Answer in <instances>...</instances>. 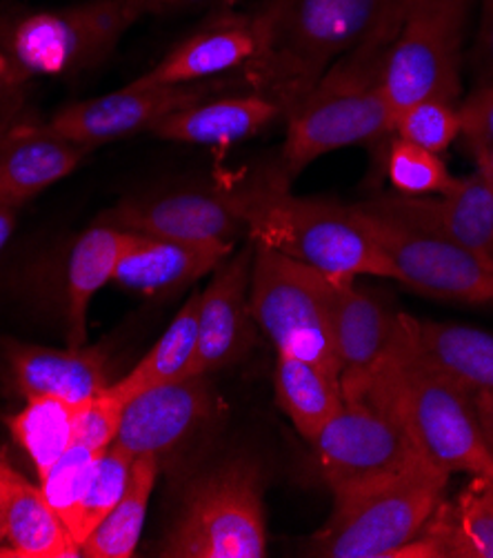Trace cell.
<instances>
[{"label": "cell", "mask_w": 493, "mask_h": 558, "mask_svg": "<svg viewBox=\"0 0 493 558\" xmlns=\"http://www.w3.org/2000/svg\"><path fill=\"white\" fill-rule=\"evenodd\" d=\"M221 412L209 376H185L134 397L123 412L116 442L134 457L151 454L164 465L198 440Z\"/></svg>", "instance_id": "13"}, {"label": "cell", "mask_w": 493, "mask_h": 558, "mask_svg": "<svg viewBox=\"0 0 493 558\" xmlns=\"http://www.w3.org/2000/svg\"><path fill=\"white\" fill-rule=\"evenodd\" d=\"M3 361L19 392L29 399L85 403L112 385L102 348H42L8 339Z\"/></svg>", "instance_id": "19"}, {"label": "cell", "mask_w": 493, "mask_h": 558, "mask_svg": "<svg viewBox=\"0 0 493 558\" xmlns=\"http://www.w3.org/2000/svg\"><path fill=\"white\" fill-rule=\"evenodd\" d=\"M96 222L185 243L236 245L238 239L247 236L232 185H192L127 196L102 211Z\"/></svg>", "instance_id": "12"}, {"label": "cell", "mask_w": 493, "mask_h": 558, "mask_svg": "<svg viewBox=\"0 0 493 558\" xmlns=\"http://www.w3.org/2000/svg\"><path fill=\"white\" fill-rule=\"evenodd\" d=\"M469 8H437L411 16L385 51L380 92L398 111L431 98L460 102V49Z\"/></svg>", "instance_id": "11"}, {"label": "cell", "mask_w": 493, "mask_h": 558, "mask_svg": "<svg viewBox=\"0 0 493 558\" xmlns=\"http://www.w3.org/2000/svg\"><path fill=\"white\" fill-rule=\"evenodd\" d=\"M254 10L215 8L211 16L168 51L164 59L140 74V85H192L245 68L258 51Z\"/></svg>", "instance_id": "17"}, {"label": "cell", "mask_w": 493, "mask_h": 558, "mask_svg": "<svg viewBox=\"0 0 493 558\" xmlns=\"http://www.w3.org/2000/svg\"><path fill=\"white\" fill-rule=\"evenodd\" d=\"M380 198L394 211L493 260V162L476 160V170L441 196Z\"/></svg>", "instance_id": "20"}, {"label": "cell", "mask_w": 493, "mask_h": 558, "mask_svg": "<svg viewBox=\"0 0 493 558\" xmlns=\"http://www.w3.org/2000/svg\"><path fill=\"white\" fill-rule=\"evenodd\" d=\"M411 352L471 395L493 389V333L460 323L420 320L405 314Z\"/></svg>", "instance_id": "25"}, {"label": "cell", "mask_w": 493, "mask_h": 558, "mask_svg": "<svg viewBox=\"0 0 493 558\" xmlns=\"http://www.w3.org/2000/svg\"><path fill=\"white\" fill-rule=\"evenodd\" d=\"M89 151L51 123H10L0 130V201L21 209L74 174Z\"/></svg>", "instance_id": "18"}, {"label": "cell", "mask_w": 493, "mask_h": 558, "mask_svg": "<svg viewBox=\"0 0 493 558\" xmlns=\"http://www.w3.org/2000/svg\"><path fill=\"white\" fill-rule=\"evenodd\" d=\"M281 117H285L283 109L256 92L218 98L209 96L162 119L151 134L183 145L232 147L256 136Z\"/></svg>", "instance_id": "24"}, {"label": "cell", "mask_w": 493, "mask_h": 558, "mask_svg": "<svg viewBox=\"0 0 493 558\" xmlns=\"http://www.w3.org/2000/svg\"><path fill=\"white\" fill-rule=\"evenodd\" d=\"M460 119L467 149L473 160L493 162V85L476 87L467 98L460 100Z\"/></svg>", "instance_id": "36"}, {"label": "cell", "mask_w": 493, "mask_h": 558, "mask_svg": "<svg viewBox=\"0 0 493 558\" xmlns=\"http://www.w3.org/2000/svg\"><path fill=\"white\" fill-rule=\"evenodd\" d=\"M273 387L281 410L305 440H311L345 403L341 378L287 352H276Z\"/></svg>", "instance_id": "27"}, {"label": "cell", "mask_w": 493, "mask_h": 558, "mask_svg": "<svg viewBox=\"0 0 493 558\" xmlns=\"http://www.w3.org/2000/svg\"><path fill=\"white\" fill-rule=\"evenodd\" d=\"M254 241L232 252L211 271L198 303V345L187 376H211L247 356L256 341L249 305Z\"/></svg>", "instance_id": "16"}, {"label": "cell", "mask_w": 493, "mask_h": 558, "mask_svg": "<svg viewBox=\"0 0 493 558\" xmlns=\"http://www.w3.org/2000/svg\"><path fill=\"white\" fill-rule=\"evenodd\" d=\"M104 450H94L87 445L72 442L70 450L49 468L45 476H40L38 485L49 500V506L57 510V514L67 521L72 510L78 506L81 496L85 494L98 457Z\"/></svg>", "instance_id": "34"}, {"label": "cell", "mask_w": 493, "mask_h": 558, "mask_svg": "<svg viewBox=\"0 0 493 558\" xmlns=\"http://www.w3.org/2000/svg\"><path fill=\"white\" fill-rule=\"evenodd\" d=\"M232 190L247 239L329 276L392 278L385 256L362 230L354 205L294 194L281 165L260 170Z\"/></svg>", "instance_id": "2"}, {"label": "cell", "mask_w": 493, "mask_h": 558, "mask_svg": "<svg viewBox=\"0 0 493 558\" xmlns=\"http://www.w3.org/2000/svg\"><path fill=\"white\" fill-rule=\"evenodd\" d=\"M29 81L32 78L25 76L10 56L0 49V130L16 121V111Z\"/></svg>", "instance_id": "38"}, {"label": "cell", "mask_w": 493, "mask_h": 558, "mask_svg": "<svg viewBox=\"0 0 493 558\" xmlns=\"http://www.w3.org/2000/svg\"><path fill=\"white\" fill-rule=\"evenodd\" d=\"M449 474L420 463L390 481L334 496V510L309 538V556L396 558L445 498Z\"/></svg>", "instance_id": "7"}, {"label": "cell", "mask_w": 493, "mask_h": 558, "mask_svg": "<svg viewBox=\"0 0 493 558\" xmlns=\"http://www.w3.org/2000/svg\"><path fill=\"white\" fill-rule=\"evenodd\" d=\"M476 87L493 85V0H482L480 32L473 51Z\"/></svg>", "instance_id": "39"}, {"label": "cell", "mask_w": 493, "mask_h": 558, "mask_svg": "<svg viewBox=\"0 0 493 558\" xmlns=\"http://www.w3.org/2000/svg\"><path fill=\"white\" fill-rule=\"evenodd\" d=\"M234 245L185 243L132 234L114 271V286L143 296L170 294L194 286L198 278L221 265Z\"/></svg>", "instance_id": "21"}, {"label": "cell", "mask_w": 493, "mask_h": 558, "mask_svg": "<svg viewBox=\"0 0 493 558\" xmlns=\"http://www.w3.org/2000/svg\"><path fill=\"white\" fill-rule=\"evenodd\" d=\"M460 102L431 98L398 111L392 136L443 156L460 138Z\"/></svg>", "instance_id": "33"}, {"label": "cell", "mask_w": 493, "mask_h": 558, "mask_svg": "<svg viewBox=\"0 0 493 558\" xmlns=\"http://www.w3.org/2000/svg\"><path fill=\"white\" fill-rule=\"evenodd\" d=\"M221 87L213 81L192 85H140L132 81L112 94L65 105L49 123L67 138L94 149L140 132L151 134L162 119L213 96Z\"/></svg>", "instance_id": "14"}, {"label": "cell", "mask_w": 493, "mask_h": 558, "mask_svg": "<svg viewBox=\"0 0 493 558\" xmlns=\"http://www.w3.org/2000/svg\"><path fill=\"white\" fill-rule=\"evenodd\" d=\"M269 551L264 476L249 454L202 470L158 547L164 558H262Z\"/></svg>", "instance_id": "5"}, {"label": "cell", "mask_w": 493, "mask_h": 558, "mask_svg": "<svg viewBox=\"0 0 493 558\" xmlns=\"http://www.w3.org/2000/svg\"><path fill=\"white\" fill-rule=\"evenodd\" d=\"M81 403L61 399H29L27 405L8 421L14 440L34 463L38 478L49 472L74 442Z\"/></svg>", "instance_id": "30"}, {"label": "cell", "mask_w": 493, "mask_h": 558, "mask_svg": "<svg viewBox=\"0 0 493 558\" xmlns=\"http://www.w3.org/2000/svg\"><path fill=\"white\" fill-rule=\"evenodd\" d=\"M132 232L96 222L70 247L65 267V323L70 348L87 345V316L94 296L114 281Z\"/></svg>", "instance_id": "26"}, {"label": "cell", "mask_w": 493, "mask_h": 558, "mask_svg": "<svg viewBox=\"0 0 493 558\" xmlns=\"http://www.w3.org/2000/svg\"><path fill=\"white\" fill-rule=\"evenodd\" d=\"M345 399H367L394 416L435 470L493 478V457L478 425L473 395L422 363L407 337L358 392Z\"/></svg>", "instance_id": "3"}, {"label": "cell", "mask_w": 493, "mask_h": 558, "mask_svg": "<svg viewBox=\"0 0 493 558\" xmlns=\"http://www.w3.org/2000/svg\"><path fill=\"white\" fill-rule=\"evenodd\" d=\"M198 303L200 292H194L183 303L170 327L164 329L158 343L134 365V369L109 385L125 405L156 385L187 376L198 345Z\"/></svg>", "instance_id": "28"}, {"label": "cell", "mask_w": 493, "mask_h": 558, "mask_svg": "<svg viewBox=\"0 0 493 558\" xmlns=\"http://www.w3.org/2000/svg\"><path fill=\"white\" fill-rule=\"evenodd\" d=\"M134 459L136 457L119 442L109 445V448L98 457L85 494L81 496L78 506L65 521L67 530L81 547L123 498L132 478Z\"/></svg>", "instance_id": "31"}, {"label": "cell", "mask_w": 493, "mask_h": 558, "mask_svg": "<svg viewBox=\"0 0 493 558\" xmlns=\"http://www.w3.org/2000/svg\"><path fill=\"white\" fill-rule=\"evenodd\" d=\"M0 556L76 558L81 545L49 506L40 485L0 461Z\"/></svg>", "instance_id": "22"}, {"label": "cell", "mask_w": 493, "mask_h": 558, "mask_svg": "<svg viewBox=\"0 0 493 558\" xmlns=\"http://www.w3.org/2000/svg\"><path fill=\"white\" fill-rule=\"evenodd\" d=\"M332 331L343 395L352 397L405 341V312L390 299L358 286V278L332 283Z\"/></svg>", "instance_id": "15"}, {"label": "cell", "mask_w": 493, "mask_h": 558, "mask_svg": "<svg viewBox=\"0 0 493 558\" xmlns=\"http://www.w3.org/2000/svg\"><path fill=\"white\" fill-rule=\"evenodd\" d=\"M223 0H136V5L147 16H174V14H187L196 10H215Z\"/></svg>", "instance_id": "40"}, {"label": "cell", "mask_w": 493, "mask_h": 558, "mask_svg": "<svg viewBox=\"0 0 493 558\" xmlns=\"http://www.w3.org/2000/svg\"><path fill=\"white\" fill-rule=\"evenodd\" d=\"M385 172L400 196H441L458 181L441 154L422 149L398 136H392L385 149Z\"/></svg>", "instance_id": "32"}, {"label": "cell", "mask_w": 493, "mask_h": 558, "mask_svg": "<svg viewBox=\"0 0 493 558\" xmlns=\"http://www.w3.org/2000/svg\"><path fill=\"white\" fill-rule=\"evenodd\" d=\"M385 53L352 49L289 111L281 170L294 181L332 151L385 143L394 134V111L380 92Z\"/></svg>", "instance_id": "4"}, {"label": "cell", "mask_w": 493, "mask_h": 558, "mask_svg": "<svg viewBox=\"0 0 493 558\" xmlns=\"http://www.w3.org/2000/svg\"><path fill=\"white\" fill-rule=\"evenodd\" d=\"M473 405L478 414V425L482 432V438L486 442V448L493 457V389L491 392H478L473 395Z\"/></svg>", "instance_id": "41"}, {"label": "cell", "mask_w": 493, "mask_h": 558, "mask_svg": "<svg viewBox=\"0 0 493 558\" xmlns=\"http://www.w3.org/2000/svg\"><path fill=\"white\" fill-rule=\"evenodd\" d=\"M396 558H493V478L471 476L454 498H443Z\"/></svg>", "instance_id": "23"}, {"label": "cell", "mask_w": 493, "mask_h": 558, "mask_svg": "<svg viewBox=\"0 0 493 558\" xmlns=\"http://www.w3.org/2000/svg\"><path fill=\"white\" fill-rule=\"evenodd\" d=\"M19 211L16 207L8 205L0 201V252L5 250V245L10 243L14 230H16V222H19Z\"/></svg>", "instance_id": "42"}, {"label": "cell", "mask_w": 493, "mask_h": 558, "mask_svg": "<svg viewBox=\"0 0 493 558\" xmlns=\"http://www.w3.org/2000/svg\"><path fill=\"white\" fill-rule=\"evenodd\" d=\"M332 283L334 276L254 241L249 305L258 329L276 352L341 378L332 331Z\"/></svg>", "instance_id": "8"}, {"label": "cell", "mask_w": 493, "mask_h": 558, "mask_svg": "<svg viewBox=\"0 0 493 558\" xmlns=\"http://www.w3.org/2000/svg\"><path fill=\"white\" fill-rule=\"evenodd\" d=\"M160 461L151 454L134 459L132 478L107 519L83 543L81 554L87 558H132L145 530L149 500L160 476Z\"/></svg>", "instance_id": "29"}, {"label": "cell", "mask_w": 493, "mask_h": 558, "mask_svg": "<svg viewBox=\"0 0 493 558\" xmlns=\"http://www.w3.org/2000/svg\"><path fill=\"white\" fill-rule=\"evenodd\" d=\"M471 5H473V0H385V10H382V19H380L378 27L358 47L375 51V53H385L387 47L392 45V40L398 36L403 25L411 16H416L420 12L437 10V8H469L471 10Z\"/></svg>", "instance_id": "37"}, {"label": "cell", "mask_w": 493, "mask_h": 558, "mask_svg": "<svg viewBox=\"0 0 493 558\" xmlns=\"http://www.w3.org/2000/svg\"><path fill=\"white\" fill-rule=\"evenodd\" d=\"M385 0H262L254 8L258 51L241 68L251 92L283 114L378 27Z\"/></svg>", "instance_id": "1"}, {"label": "cell", "mask_w": 493, "mask_h": 558, "mask_svg": "<svg viewBox=\"0 0 493 558\" xmlns=\"http://www.w3.org/2000/svg\"><path fill=\"white\" fill-rule=\"evenodd\" d=\"M362 230L409 290L454 303H493V260L394 211L380 196L354 203Z\"/></svg>", "instance_id": "9"}, {"label": "cell", "mask_w": 493, "mask_h": 558, "mask_svg": "<svg viewBox=\"0 0 493 558\" xmlns=\"http://www.w3.org/2000/svg\"><path fill=\"white\" fill-rule=\"evenodd\" d=\"M309 445L334 496L371 487L427 463L400 423L367 399H345L341 412Z\"/></svg>", "instance_id": "10"}, {"label": "cell", "mask_w": 493, "mask_h": 558, "mask_svg": "<svg viewBox=\"0 0 493 558\" xmlns=\"http://www.w3.org/2000/svg\"><path fill=\"white\" fill-rule=\"evenodd\" d=\"M123 412L125 403L107 387L104 392L81 403L74 442L87 445L94 450H107L119 438Z\"/></svg>", "instance_id": "35"}, {"label": "cell", "mask_w": 493, "mask_h": 558, "mask_svg": "<svg viewBox=\"0 0 493 558\" xmlns=\"http://www.w3.org/2000/svg\"><path fill=\"white\" fill-rule=\"evenodd\" d=\"M140 21L136 0L8 8L0 12V49L29 78H70L102 65Z\"/></svg>", "instance_id": "6"}]
</instances>
